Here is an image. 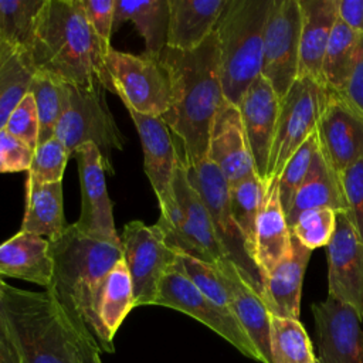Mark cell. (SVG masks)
Wrapping results in <instances>:
<instances>
[{
    "label": "cell",
    "instance_id": "cell-1",
    "mask_svg": "<svg viewBox=\"0 0 363 363\" xmlns=\"http://www.w3.org/2000/svg\"><path fill=\"white\" fill-rule=\"evenodd\" d=\"M160 55L176 77L174 105L162 118L179 139L186 164L200 163L207 159L213 121L225 99L217 34L191 51L166 47Z\"/></svg>",
    "mask_w": 363,
    "mask_h": 363
},
{
    "label": "cell",
    "instance_id": "cell-2",
    "mask_svg": "<svg viewBox=\"0 0 363 363\" xmlns=\"http://www.w3.org/2000/svg\"><path fill=\"white\" fill-rule=\"evenodd\" d=\"M26 52L34 71L72 86H105V60L81 0H44Z\"/></svg>",
    "mask_w": 363,
    "mask_h": 363
},
{
    "label": "cell",
    "instance_id": "cell-3",
    "mask_svg": "<svg viewBox=\"0 0 363 363\" xmlns=\"http://www.w3.org/2000/svg\"><path fill=\"white\" fill-rule=\"evenodd\" d=\"M0 312L26 363H85L88 345L96 343L48 289L35 292L7 284Z\"/></svg>",
    "mask_w": 363,
    "mask_h": 363
},
{
    "label": "cell",
    "instance_id": "cell-4",
    "mask_svg": "<svg viewBox=\"0 0 363 363\" xmlns=\"http://www.w3.org/2000/svg\"><path fill=\"white\" fill-rule=\"evenodd\" d=\"M50 254L52 281L47 289L95 337L96 301L108 274L122 258V245L85 235L74 223L50 241Z\"/></svg>",
    "mask_w": 363,
    "mask_h": 363
},
{
    "label": "cell",
    "instance_id": "cell-5",
    "mask_svg": "<svg viewBox=\"0 0 363 363\" xmlns=\"http://www.w3.org/2000/svg\"><path fill=\"white\" fill-rule=\"evenodd\" d=\"M274 0H227L216 24L224 98L240 104L261 75L264 31Z\"/></svg>",
    "mask_w": 363,
    "mask_h": 363
},
{
    "label": "cell",
    "instance_id": "cell-6",
    "mask_svg": "<svg viewBox=\"0 0 363 363\" xmlns=\"http://www.w3.org/2000/svg\"><path fill=\"white\" fill-rule=\"evenodd\" d=\"M105 89L116 94L126 108L163 116L176 101V77L162 55L111 50L105 57Z\"/></svg>",
    "mask_w": 363,
    "mask_h": 363
},
{
    "label": "cell",
    "instance_id": "cell-7",
    "mask_svg": "<svg viewBox=\"0 0 363 363\" xmlns=\"http://www.w3.org/2000/svg\"><path fill=\"white\" fill-rule=\"evenodd\" d=\"M173 193L176 207L160 213L156 223L166 242L176 251L189 254L211 265L227 258L217 238L207 207L189 180L183 153L174 174Z\"/></svg>",
    "mask_w": 363,
    "mask_h": 363
},
{
    "label": "cell",
    "instance_id": "cell-8",
    "mask_svg": "<svg viewBox=\"0 0 363 363\" xmlns=\"http://www.w3.org/2000/svg\"><path fill=\"white\" fill-rule=\"evenodd\" d=\"M105 91L101 81L88 86L69 85L68 106L57 123L54 136L71 155L79 146L94 143L102 155L106 172L113 174L112 152L123 149L125 136L111 113Z\"/></svg>",
    "mask_w": 363,
    "mask_h": 363
},
{
    "label": "cell",
    "instance_id": "cell-9",
    "mask_svg": "<svg viewBox=\"0 0 363 363\" xmlns=\"http://www.w3.org/2000/svg\"><path fill=\"white\" fill-rule=\"evenodd\" d=\"M186 163V162H184ZM187 176L193 187L200 194L217 238L227 255L247 277L252 288L264 299V279L252 261L245 240L233 217L230 203V186L220 169L208 159L196 164H186Z\"/></svg>",
    "mask_w": 363,
    "mask_h": 363
},
{
    "label": "cell",
    "instance_id": "cell-10",
    "mask_svg": "<svg viewBox=\"0 0 363 363\" xmlns=\"http://www.w3.org/2000/svg\"><path fill=\"white\" fill-rule=\"evenodd\" d=\"M119 237L122 258L132 279L135 308L155 305L162 279L179 262V251L166 242L157 224L129 221Z\"/></svg>",
    "mask_w": 363,
    "mask_h": 363
},
{
    "label": "cell",
    "instance_id": "cell-11",
    "mask_svg": "<svg viewBox=\"0 0 363 363\" xmlns=\"http://www.w3.org/2000/svg\"><path fill=\"white\" fill-rule=\"evenodd\" d=\"M323 99L325 85L309 77H298L281 99L265 182L278 179L291 156L316 130Z\"/></svg>",
    "mask_w": 363,
    "mask_h": 363
},
{
    "label": "cell",
    "instance_id": "cell-12",
    "mask_svg": "<svg viewBox=\"0 0 363 363\" xmlns=\"http://www.w3.org/2000/svg\"><path fill=\"white\" fill-rule=\"evenodd\" d=\"M301 6L299 0H274L262 47L261 75L282 99L299 72Z\"/></svg>",
    "mask_w": 363,
    "mask_h": 363
},
{
    "label": "cell",
    "instance_id": "cell-13",
    "mask_svg": "<svg viewBox=\"0 0 363 363\" xmlns=\"http://www.w3.org/2000/svg\"><path fill=\"white\" fill-rule=\"evenodd\" d=\"M155 305L176 309L201 322L213 332L231 343L245 357L261 362V357L233 312L217 306L176 265L159 285Z\"/></svg>",
    "mask_w": 363,
    "mask_h": 363
},
{
    "label": "cell",
    "instance_id": "cell-14",
    "mask_svg": "<svg viewBox=\"0 0 363 363\" xmlns=\"http://www.w3.org/2000/svg\"><path fill=\"white\" fill-rule=\"evenodd\" d=\"M316 132L320 150L339 176L363 159V113L328 86Z\"/></svg>",
    "mask_w": 363,
    "mask_h": 363
},
{
    "label": "cell",
    "instance_id": "cell-15",
    "mask_svg": "<svg viewBox=\"0 0 363 363\" xmlns=\"http://www.w3.org/2000/svg\"><path fill=\"white\" fill-rule=\"evenodd\" d=\"M74 156L78 163L81 183V214L75 225L85 235L121 245L113 221V204L105 182V163L94 143L79 146Z\"/></svg>",
    "mask_w": 363,
    "mask_h": 363
},
{
    "label": "cell",
    "instance_id": "cell-16",
    "mask_svg": "<svg viewBox=\"0 0 363 363\" xmlns=\"http://www.w3.org/2000/svg\"><path fill=\"white\" fill-rule=\"evenodd\" d=\"M319 363H363V319L332 298L312 303Z\"/></svg>",
    "mask_w": 363,
    "mask_h": 363
},
{
    "label": "cell",
    "instance_id": "cell-17",
    "mask_svg": "<svg viewBox=\"0 0 363 363\" xmlns=\"http://www.w3.org/2000/svg\"><path fill=\"white\" fill-rule=\"evenodd\" d=\"M326 257L328 295L353 308L363 319V242L346 213H336Z\"/></svg>",
    "mask_w": 363,
    "mask_h": 363
},
{
    "label": "cell",
    "instance_id": "cell-18",
    "mask_svg": "<svg viewBox=\"0 0 363 363\" xmlns=\"http://www.w3.org/2000/svg\"><path fill=\"white\" fill-rule=\"evenodd\" d=\"M143 149V170L157 197L160 213L176 207L173 180L182 157L172 132L162 116L143 115L126 108Z\"/></svg>",
    "mask_w": 363,
    "mask_h": 363
},
{
    "label": "cell",
    "instance_id": "cell-19",
    "mask_svg": "<svg viewBox=\"0 0 363 363\" xmlns=\"http://www.w3.org/2000/svg\"><path fill=\"white\" fill-rule=\"evenodd\" d=\"M227 291L230 309L254 343L261 363H272L269 350V311L245 274L228 258L214 265Z\"/></svg>",
    "mask_w": 363,
    "mask_h": 363
},
{
    "label": "cell",
    "instance_id": "cell-20",
    "mask_svg": "<svg viewBox=\"0 0 363 363\" xmlns=\"http://www.w3.org/2000/svg\"><path fill=\"white\" fill-rule=\"evenodd\" d=\"M279 106L281 99L262 75L247 88L238 104L254 167L264 182L267 180L268 160Z\"/></svg>",
    "mask_w": 363,
    "mask_h": 363
},
{
    "label": "cell",
    "instance_id": "cell-21",
    "mask_svg": "<svg viewBox=\"0 0 363 363\" xmlns=\"http://www.w3.org/2000/svg\"><path fill=\"white\" fill-rule=\"evenodd\" d=\"M207 159L220 169L228 184L257 173L240 109L227 99L213 121Z\"/></svg>",
    "mask_w": 363,
    "mask_h": 363
},
{
    "label": "cell",
    "instance_id": "cell-22",
    "mask_svg": "<svg viewBox=\"0 0 363 363\" xmlns=\"http://www.w3.org/2000/svg\"><path fill=\"white\" fill-rule=\"evenodd\" d=\"M291 231L281 207L278 179L265 182V197L258 214L252 248V259L265 281L267 275L291 250Z\"/></svg>",
    "mask_w": 363,
    "mask_h": 363
},
{
    "label": "cell",
    "instance_id": "cell-23",
    "mask_svg": "<svg viewBox=\"0 0 363 363\" xmlns=\"http://www.w3.org/2000/svg\"><path fill=\"white\" fill-rule=\"evenodd\" d=\"M288 255L267 275L264 281V302L271 315L299 319L302 282L311 250L291 234Z\"/></svg>",
    "mask_w": 363,
    "mask_h": 363
},
{
    "label": "cell",
    "instance_id": "cell-24",
    "mask_svg": "<svg viewBox=\"0 0 363 363\" xmlns=\"http://www.w3.org/2000/svg\"><path fill=\"white\" fill-rule=\"evenodd\" d=\"M301 45L298 77L322 82L323 55L337 18L336 0H299Z\"/></svg>",
    "mask_w": 363,
    "mask_h": 363
},
{
    "label": "cell",
    "instance_id": "cell-25",
    "mask_svg": "<svg viewBox=\"0 0 363 363\" xmlns=\"http://www.w3.org/2000/svg\"><path fill=\"white\" fill-rule=\"evenodd\" d=\"M133 308L132 279L123 258H121L108 274L96 301L95 340L101 350L113 352V337Z\"/></svg>",
    "mask_w": 363,
    "mask_h": 363
},
{
    "label": "cell",
    "instance_id": "cell-26",
    "mask_svg": "<svg viewBox=\"0 0 363 363\" xmlns=\"http://www.w3.org/2000/svg\"><path fill=\"white\" fill-rule=\"evenodd\" d=\"M227 0H169L167 48L191 51L216 28Z\"/></svg>",
    "mask_w": 363,
    "mask_h": 363
},
{
    "label": "cell",
    "instance_id": "cell-27",
    "mask_svg": "<svg viewBox=\"0 0 363 363\" xmlns=\"http://www.w3.org/2000/svg\"><path fill=\"white\" fill-rule=\"evenodd\" d=\"M0 275L24 279L47 289L52 281L50 241L20 231L0 244Z\"/></svg>",
    "mask_w": 363,
    "mask_h": 363
},
{
    "label": "cell",
    "instance_id": "cell-28",
    "mask_svg": "<svg viewBox=\"0 0 363 363\" xmlns=\"http://www.w3.org/2000/svg\"><path fill=\"white\" fill-rule=\"evenodd\" d=\"M309 208H330L336 213L347 211L340 176L333 170L320 147L315 152L309 172L285 216L288 227L302 211Z\"/></svg>",
    "mask_w": 363,
    "mask_h": 363
},
{
    "label": "cell",
    "instance_id": "cell-29",
    "mask_svg": "<svg viewBox=\"0 0 363 363\" xmlns=\"http://www.w3.org/2000/svg\"><path fill=\"white\" fill-rule=\"evenodd\" d=\"M64 216L62 182L37 183L26 182V210L21 223L23 233L57 240L68 228Z\"/></svg>",
    "mask_w": 363,
    "mask_h": 363
},
{
    "label": "cell",
    "instance_id": "cell-30",
    "mask_svg": "<svg viewBox=\"0 0 363 363\" xmlns=\"http://www.w3.org/2000/svg\"><path fill=\"white\" fill-rule=\"evenodd\" d=\"M169 18V0H115L113 30L125 21H132L145 40L147 54L160 55L167 47Z\"/></svg>",
    "mask_w": 363,
    "mask_h": 363
},
{
    "label": "cell",
    "instance_id": "cell-31",
    "mask_svg": "<svg viewBox=\"0 0 363 363\" xmlns=\"http://www.w3.org/2000/svg\"><path fill=\"white\" fill-rule=\"evenodd\" d=\"M33 74L26 48L0 44V129L28 94Z\"/></svg>",
    "mask_w": 363,
    "mask_h": 363
},
{
    "label": "cell",
    "instance_id": "cell-32",
    "mask_svg": "<svg viewBox=\"0 0 363 363\" xmlns=\"http://www.w3.org/2000/svg\"><path fill=\"white\" fill-rule=\"evenodd\" d=\"M359 40L360 34L350 30L337 17L322 62V82L325 86L345 94L356 62Z\"/></svg>",
    "mask_w": 363,
    "mask_h": 363
},
{
    "label": "cell",
    "instance_id": "cell-33",
    "mask_svg": "<svg viewBox=\"0 0 363 363\" xmlns=\"http://www.w3.org/2000/svg\"><path fill=\"white\" fill-rule=\"evenodd\" d=\"M28 92L33 95L37 106L40 145L54 136L57 123L68 106L69 85L50 74L34 71Z\"/></svg>",
    "mask_w": 363,
    "mask_h": 363
},
{
    "label": "cell",
    "instance_id": "cell-34",
    "mask_svg": "<svg viewBox=\"0 0 363 363\" xmlns=\"http://www.w3.org/2000/svg\"><path fill=\"white\" fill-rule=\"evenodd\" d=\"M272 363H315L312 342L299 319L269 316Z\"/></svg>",
    "mask_w": 363,
    "mask_h": 363
},
{
    "label": "cell",
    "instance_id": "cell-35",
    "mask_svg": "<svg viewBox=\"0 0 363 363\" xmlns=\"http://www.w3.org/2000/svg\"><path fill=\"white\" fill-rule=\"evenodd\" d=\"M228 186L233 217L245 240L248 252L252 258L255 225L265 197V182L261 180L257 173H251L240 182Z\"/></svg>",
    "mask_w": 363,
    "mask_h": 363
},
{
    "label": "cell",
    "instance_id": "cell-36",
    "mask_svg": "<svg viewBox=\"0 0 363 363\" xmlns=\"http://www.w3.org/2000/svg\"><path fill=\"white\" fill-rule=\"evenodd\" d=\"M44 0H0V44L26 48Z\"/></svg>",
    "mask_w": 363,
    "mask_h": 363
},
{
    "label": "cell",
    "instance_id": "cell-37",
    "mask_svg": "<svg viewBox=\"0 0 363 363\" xmlns=\"http://www.w3.org/2000/svg\"><path fill=\"white\" fill-rule=\"evenodd\" d=\"M319 147V139H318V132L315 130L302 145L301 147L291 156V159L286 162L282 173L278 177V193H279V201L281 207L286 216L291 203L303 183L313 155Z\"/></svg>",
    "mask_w": 363,
    "mask_h": 363
},
{
    "label": "cell",
    "instance_id": "cell-38",
    "mask_svg": "<svg viewBox=\"0 0 363 363\" xmlns=\"http://www.w3.org/2000/svg\"><path fill=\"white\" fill-rule=\"evenodd\" d=\"M336 224V211L330 208H309L302 211L289 225L291 234L308 250L326 247Z\"/></svg>",
    "mask_w": 363,
    "mask_h": 363
},
{
    "label": "cell",
    "instance_id": "cell-39",
    "mask_svg": "<svg viewBox=\"0 0 363 363\" xmlns=\"http://www.w3.org/2000/svg\"><path fill=\"white\" fill-rule=\"evenodd\" d=\"M69 156L71 153L64 143L52 136L35 147L27 179L37 183L62 182Z\"/></svg>",
    "mask_w": 363,
    "mask_h": 363
},
{
    "label": "cell",
    "instance_id": "cell-40",
    "mask_svg": "<svg viewBox=\"0 0 363 363\" xmlns=\"http://www.w3.org/2000/svg\"><path fill=\"white\" fill-rule=\"evenodd\" d=\"M177 265L203 295H206L217 306L231 312L227 291L214 265L184 252H179Z\"/></svg>",
    "mask_w": 363,
    "mask_h": 363
},
{
    "label": "cell",
    "instance_id": "cell-41",
    "mask_svg": "<svg viewBox=\"0 0 363 363\" xmlns=\"http://www.w3.org/2000/svg\"><path fill=\"white\" fill-rule=\"evenodd\" d=\"M4 129L35 150L40 138V121L33 95L28 92L10 115Z\"/></svg>",
    "mask_w": 363,
    "mask_h": 363
},
{
    "label": "cell",
    "instance_id": "cell-42",
    "mask_svg": "<svg viewBox=\"0 0 363 363\" xmlns=\"http://www.w3.org/2000/svg\"><path fill=\"white\" fill-rule=\"evenodd\" d=\"M340 182L347 206L346 216L363 242V159L347 167Z\"/></svg>",
    "mask_w": 363,
    "mask_h": 363
},
{
    "label": "cell",
    "instance_id": "cell-43",
    "mask_svg": "<svg viewBox=\"0 0 363 363\" xmlns=\"http://www.w3.org/2000/svg\"><path fill=\"white\" fill-rule=\"evenodd\" d=\"M89 26L99 43L101 52L105 57L112 50L111 35L113 31L115 0H81Z\"/></svg>",
    "mask_w": 363,
    "mask_h": 363
},
{
    "label": "cell",
    "instance_id": "cell-44",
    "mask_svg": "<svg viewBox=\"0 0 363 363\" xmlns=\"http://www.w3.org/2000/svg\"><path fill=\"white\" fill-rule=\"evenodd\" d=\"M34 150L26 143L0 129V173L28 172Z\"/></svg>",
    "mask_w": 363,
    "mask_h": 363
},
{
    "label": "cell",
    "instance_id": "cell-45",
    "mask_svg": "<svg viewBox=\"0 0 363 363\" xmlns=\"http://www.w3.org/2000/svg\"><path fill=\"white\" fill-rule=\"evenodd\" d=\"M343 96L360 112L363 113V34L359 40L356 62L347 82Z\"/></svg>",
    "mask_w": 363,
    "mask_h": 363
},
{
    "label": "cell",
    "instance_id": "cell-46",
    "mask_svg": "<svg viewBox=\"0 0 363 363\" xmlns=\"http://www.w3.org/2000/svg\"><path fill=\"white\" fill-rule=\"evenodd\" d=\"M336 11L350 30L363 34V0H336Z\"/></svg>",
    "mask_w": 363,
    "mask_h": 363
},
{
    "label": "cell",
    "instance_id": "cell-47",
    "mask_svg": "<svg viewBox=\"0 0 363 363\" xmlns=\"http://www.w3.org/2000/svg\"><path fill=\"white\" fill-rule=\"evenodd\" d=\"M0 363H26L20 347L0 312Z\"/></svg>",
    "mask_w": 363,
    "mask_h": 363
},
{
    "label": "cell",
    "instance_id": "cell-48",
    "mask_svg": "<svg viewBox=\"0 0 363 363\" xmlns=\"http://www.w3.org/2000/svg\"><path fill=\"white\" fill-rule=\"evenodd\" d=\"M99 346L96 343L88 345L85 350V363H102L101 356H99Z\"/></svg>",
    "mask_w": 363,
    "mask_h": 363
},
{
    "label": "cell",
    "instance_id": "cell-49",
    "mask_svg": "<svg viewBox=\"0 0 363 363\" xmlns=\"http://www.w3.org/2000/svg\"><path fill=\"white\" fill-rule=\"evenodd\" d=\"M6 286H7V284H6V281L1 278V275H0V302H1V299H3V296H4V291H6Z\"/></svg>",
    "mask_w": 363,
    "mask_h": 363
},
{
    "label": "cell",
    "instance_id": "cell-50",
    "mask_svg": "<svg viewBox=\"0 0 363 363\" xmlns=\"http://www.w3.org/2000/svg\"><path fill=\"white\" fill-rule=\"evenodd\" d=\"M315 363H319V360H318V359H316V362H315Z\"/></svg>",
    "mask_w": 363,
    "mask_h": 363
}]
</instances>
